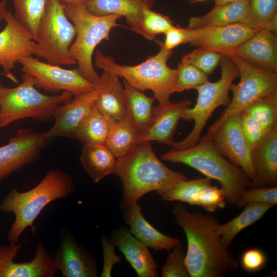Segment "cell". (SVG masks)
<instances>
[{
  "label": "cell",
  "mask_w": 277,
  "mask_h": 277,
  "mask_svg": "<svg viewBox=\"0 0 277 277\" xmlns=\"http://www.w3.org/2000/svg\"><path fill=\"white\" fill-rule=\"evenodd\" d=\"M23 242L0 246V277H53L57 270L53 258L45 246L39 244L33 259L16 263L13 259Z\"/></svg>",
  "instance_id": "obj_15"
},
{
  "label": "cell",
  "mask_w": 277,
  "mask_h": 277,
  "mask_svg": "<svg viewBox=\"0 0 277 277\" xmlns=\"http://www.w3.org/2000/svg\"><path fill=\"white\" fill-rule=\"evenodd\" d=\"M75 189L72 176L60 169L48 171L41 182L29 190L20 192L12 189L0 201L2 212L15 215L8 232V241L18 243L21 234L29 227L35 232L34 222L42 210L50 202L70 196Z\"/></svg>",
  "instance_id": "obj_3"
},
{
  "label": "cell",
  "mask_w": 277,
  "mask_h": 277,
  "mask_svg": "<svg viewBox=\"0 0 277 277\" xmlns=\"http://www.w3.org/2000/svg\"><path fill=\"white\" fill-rule=\"evenodd\" d=\"M87 0H60L64 4L82 5H85Z\"/></svg>",
  "instance_id": "obj_47"
},
{
  "label": "cell",
  "mask_w": 277,
  "mask_h": 277,
  "mask_svg": "<svg viewBox=\"0 0 277 277\" xmlns=\"http://www.w3.org/2000/svg\"><path fill=\"white\" fill-rule=\"evenodd\" d=\"M123 253L140 277L159 276L157 264L147 247L127 227L121 226L112 231L110 239Z\"/></svg>",
  "instance_id": "obj_20"
},
{
  "label": "cell",
  "mask_w": 277,
  "mask_h": 277,
  "mask_svg": "<svg viewBox=\"0 0 277 277\" xmlns=\"http://www.w3.org/2000/svg\"><path fill=\"white\" fill-rule=\"evenodd\" d=\"M187 1L193 3H195V2H201L205 1L206 0H187Z\"/></svg>",
  "instance_id": "obj_49"
},
{
  "label": "cell",
  "mask_w": 277,
  "mask_h": 277,
  "mask_svg": "<svg viewBox=\"0 0 277 277\" xmlns=\"http://www.w3.org/2000/svg\"><path fill=\"white\" fill-rule=\"evenodd\" d=\"M187 239L186 264L191 277H223L236 270L238 263L222 242L217 232L218 219L211 214L191 212L181 204L172 210Z\"/></svg>",
  "instance_id": "obj_1"
},
{
  "label": "cell",
  "mask_w": 277,
  "mask_h": 277,
  "mask_svg": "<svg viewBox=\"0 0 277 277\" xmlns=\"http://www.w3.org/2000/svg\"><path fill=\"white\" fill-rule=\"evenodd\" d=\"M191 105L189 100L185 99L177 103L155 106L153 122L141 136L140 142L155 141L171 147L178 122L182 119L184 111Z\"/></svg>",
  "instance_id": "obj_24"
},
{
  "label": "cell",
  "mask_w": 277,
  "mask_h": 277,
  "mask_svg": "<svg viewBox=\"0 0 277 277\" xmlns=\"http://www.w3.org/2000/svg\"><path fill=\"white\" fill-rule=\"evenodd\" d=\"M226 55H234L263 70L277 73V32L264 28Z\"/></svg>",
  "instance_id": "obj_19"
},
{
  "label": "cell",
  "mask_w": 277,
  "mask_h": 277,
  "mask_svg": "<svg viewBox=\"0 0 277 277\" xmlns=\"http://www.w3.org/2000/svg\"><path fill=\"white\" fill-rule=\"evenodd\" d=\"M255 174L251 186L272 187L277 185V128L265 133L251 149Z\"/></svg>",
  "instance_id": "obj_21"
},
{
  "label": "cell",
  "mask_w": 277,
  "mask_h": 277,
  "mask_svg": "<svg viewBox=\"0 0 277 277\" xmlns=\"http://www.w3.org/2000/svg\"><path fill=\"white\" fill-rule=\"evenodd\" d=\"M123 82L127 116L142 135L147 131L153 122L155 112V106H153L155 98L153 96H147L143 91L132 87L124 80Z\"/></svg>",
  "instance_id": "obj_27"
},
{
  "label": "cell",
  "mask_w": 277,
  "mask_h": 277,
  "mask_svg": "<svg viewBox=\"0 0 277 277\" xmlns=\"http://www.w3.org/2000/svg\"><path fill=\"white\" fill-rule=\"evenodd\" d=\"M121 209L131 233L147 247L155 251H169L181 243L177 238L168 236L153 227L145 219L142 212V207L138 202L121 207Z\"/></svg>",
  "instance_id": "obj_22"
},
{
  "label": "cell",
  "mask_w": 277,
  "mask_h": 277,
  "mask_svg": "<svg viewBox=\"0 0 277 277\" xmlns=\"http://www.w3.org/2000/svg\"><path fill=\"white\" fill-rule=\"evenodd\" d=\"M7 0H2L0 1V26L1 23L4 21L5 14L7 10Z\"/></svg>",
  "instance_id": "obj_46"
},
{
  "label": "cell",
  "mask_w": 277,
  "mask_h": 277,
  "mask_svg": "<svg viewBox=\"0 0 277 277\" xmlns=\"http://www.w3.org/2000/svg\"><path fill=\"white\" fill-rule=\"evenodd\" d=\"M223 54L202 47H197L184 55L181 62L194 65L208 75L220 64Z\"/></svg>",
  "instance_id": "obj_38"
},
{
  "label": "cell",
  "mask_w": 277,
  "mask_h": 277,
  "mask_svg": "<svg viewBox=\"0 0 277 277\" xmlns=\"http://www.w3.org/2000/svg\"><path fill=\"white\" fill-rule=\"evenodd\" d=\"M212 184L208 177L181 181L164 190L157 191L160 198L167 202L180 201L197 206V200L201 190Z\"/></svg>",
  "instance_id": "obj_34"
},
{
  "label": "cell",
  "mask_w": 277,
  "mask_h": 277,
  "mask_svg": "<svg viewBox=\"0 0 277 277\" xmlns=\"http://www.w3.org/2000/svg\"><path fill=\"white\" fill-rule=\"evenodd\" d=\"M241 128L245 138L251 148L264 136L265 132L248 113L243 111L240 113Z\"/></svg>",
  "instance_id": "obj_42"
},
{
  "label": "cell",
  "mask_w": 277,
  "mask_h": 277,
  "mask_svg": "<svg viewBox=\"0 0 277 277\" xmlns=\"http://www.w3.org/2000/svg\"><path fill=\"white\" fill-rule=\"evenodd\" d=\"M142 134L127 116L112 123L105 146L117 159L129 153L140 143Z\"/></svg>",
  "instance_id": "obj_31"
},
{
  "label": "cell",
  "mask_w": 277,
  "mask_h": 277,
  "mask_svg": "<svg viewBox=\"0 0 277 277\" xmlns=\"http://www.w3.org/2000/svg\"><path fill=\"white\" fill-rule=\"evenodd\" d=\"M176 69V92L195 89L208 81V76L193 65L181 62Z\"/></svg>",
  "instance_id": "obj_37"
},
{
  "label": "cell",
  "mask_w": 277,
  "mask_h": 277,
  "mask_svg": "<svg viewBox=\"0 0 277 277\" xmlns=\"http://www.w3.org/2000/svg\"><path fill=\"white\" fill-rule=\"evenodd\" d=\"M248 14L247 0L215 5L206 14L190 17L187 28L193 29L208 26H224L244 23Z\"/></svg>",
  "instance_id": "obj_26"
},
{
  "label": "cell",
  "mask_w": 277,
  "mask_h": 277,
  "mask_svg": "<svg viewBox=\"0 0 277 277\" xmlns=\"http://www.w3.org/2000/svg\"><path fill=\"white\" fill-rule=\"evenodd\" d=\"M142 23L145 38L155 42V35L165 34L174 26L169 17L149 8H145L143 11Z\"/></svg>",
  "instance_id": "obj_36"
},
{
  "label": "cell",
  "mask_w": 277,
  "mask_h": 277,
  "mask_svg": "<svg viewBox=\"0 0 277 277\" xmlns=\"http://www.w3.org/2000/svg\"><path fill=\"white\" fill-rule=\"evenodd\" d=\"M4 21L5 26L0 32V69L5 77L17 84L13 70L22 58L34 55L36 43L11 11L7 10Z\"/></svg>",
  "instance_id": "obj_12"
},
{
  "label": "cell",
  "mask_w": 277,
  "mask_h": 277,
  "mask_svg": "<svg viewBox=\"0 0 277 277\" xmlns=\"http://www.w3.org/2000/svg\"><path fill=\"white\" fill-rule=\"evenodd\" d=\"M188 30V43L226 54L257 31L244 23L224 26H208Z\"/></svg>",
  "instance_id": "obj_17"
},
{
  "label": "cell",
  "mask_w": 277,
  "mask_h": 277,
  "mask_svg": "<svg viewBox=\"0 0 277 277\" xmlns=\"http://www.w3.org/2000/svg\"><path fill=\"white\" fill-rule=\"evenodd\" d=\"M156 0H87L85 7L97 16L117 14L125 17L126 23L135 33L145 38L142 27L143 11L152 8Z\"/></svg>",
  "instance_id": "obj_23"
},
{
  "label": "cell",
  "mask_w": 277,
  "mask_h": 277,
  "mask_svg": "<svg viewBox=\"0 0 277 277\" xmlns=\"http://www.w3.org/2000/svg\"><path fill=\"white\" fill-rule=\"evenodd\" d=\"M248 14L244 24L259 30L264 28L277 32V0H247Z\"/></svg>",
  "instance_id": "obj_32"
},
{
  "label": "cell",
  "mask_w": 277,
  "mask_h": 277,
  "mask_svg": "<svg viewBox=\"0 0 277 277\" xmlns=\"http://www.w3.org/2000/svg\"><path fill=\"white\" fill-rule=\"evenodd\" d=\"M18 63L22 71L33 77L36 88L46 92L55 94L68 91L76 95L91 89L95 85L85 78L77 68L64 69L32 56L23 57Z\"/></svg>",
  "instance_id": "obj_11"
},
{
  "label": "cell",
  "mask_w": 277,
  "mask_h": 277,
  "mask_svg": "<svg viewBox=\"0 0 277 277\" xmlns=\"http://www.w3.org/2000/svg\"><path fill=\"white\" fill-rule=\"evenodd\" d=\"M112 123L93 104L72 138L84 145H105Z\"/></svg>",
  "instance_id": "obj_30"
},
{
  "label": "cell",
  "mask_w": 277,
  "mask_h": 277,
  "mask_svg": "<svg viewBox=\"0 0 277 277\" xmlns=\"http://www.w3.org/2000/svg\"><path fill=\"white\" fill-rule=\"evenodd\" d=\"M226 203V197L222 189L211 184L203 188L200 192L197 206L213 212L218 208H224Z\"/></svg>",
  "instance_id": "obj_41"
},
{
  "label": "cell",
  "mask_w": 277,
  "mask_h": 277,
  "mask_svg": "<svg viewBox=\"0 0 277 277\" xmlns=\"http://www.w3.org/2000/svg\"><path fill=\"white\" fill-rule=\"evenodd\" d=\"M162 267V277H190L185 258L186 252L182 243L172 248Z\"/></svg>",
  "instance_id": "obj_39"
},
{
  "label": "cell",
  "mask_w": 277,
  "mask_h": 277,
  "mask_svg": "<svg viewBox=\"0 0 277 277\" xmlns=\"http://www.w3.org/2000/svg\"><path fill=\"white\" fill-rule=\"evenodd\" d=\"M274 206L270 203H248L238 216L226 223H219L217 232L222 243L229 247L235 237L241 231L260 220Z\"/></svg>",
  "instance_id": "obj_29"
},
{
  "label": "cell",
  "mask_w": 277,
  "mask_h": 277,
  "mask_svg": "<svg viewBox=\"0 0 277 277\" xmlns=\"http://www.w3.org/2000/svg\"><path fill=\"white\" fill-rule=\"evenodd\" d=\"M120 78L113 72L104 70L98 83L99 93L94 102L112 123L121 121L127 116L124 86Z\"/></svg>",
  "instance_id": "obj_25"
},
{
  "label": "cell",
  "mask_w": 277,
  "mask_h": 277,
  "mask_svg": "<svg viewBox=\"0 0 277 277\" xmlns=\"http://www.w3.org/2000/svg\"></svg>",
  "instance_id": "obj_50"
},
{
  "label": "cell",
  "mask_w": 277,
  "mask_h": 277,
  "mask_svg": "<svg viewBox=\"0 0 277 277\" xmlns=\"http://www.w3.org/2000/svg\"><path fill=\"white\" fill-rule=\"evenodd\" d=\"M98 83L91 89L74 95L71 100L58 106L54 115V124L45 132L49 140L58 137L72 138L98 96L100 90Z\"/></svg>",
  "instance_id": "obj_18"
},
{
  "label": "cell",
  "mask_w": 277,
  "mask_h": 277,
  "mask_svg": "<svg viewBox=\"0 0 277 277\" xmlns=\"http://www.w3.org/2000/svg\"><path fill=\"white\" fill-rule=\"evenodd\" d=\"M164 46L168 50H172L182 44L188 43V30L187 28L174 26L165 34Z\"/></svg>",
  "instance_id": "obj_45"
},
{
  "label": "cell",
  "mask_w": 277,
  "mask_h": 277,
  "mask_svg": "<svg viewBox=\"0 0 277 277\" xmlns=\"http://www.w3.org/2000/svg\"><path fill=\"white\" fill-rule=\"evenodd\" d=\"M80 161L95 183L114 173L117 164V159L104 145H84Z\"/></svg>",
  "instance_id": "obj_28"
},
{
  "label": "cell",
  "mask_w": 277,
  "mask_h": 277,
  "mask_svg": "<svg viewBox=\"0 0 277 277\" xmlns=\"http://www.w3.org/2000/svg\"><path fill=\"white\" fill-rule=\"evenodd\" d=\"M242 0H214L215 5H222L228 3L240 1Z\"/></svg>",
  "instance_id": "obj_48"
},
{
  "label": "cell",
  "mask_w": 277,
  "mask_h": 277,
  "mask_svg": "<svg viewBox=\"0 0 277 277\" xmlns=\"http://www.w3.org/2000/svg\"><path fill=\"white\" fill-rule=\"evenodd\" d=\"M244 111L253 117L265 132L277 128V91L259 98Z\"/></svg>",
  "instance_id": "obj_35"
},
{
  "label": "cell",
  "mask_w": 277,
  "mask_h": 277,
  "mask_svg": "<svg viewBox=\"0 0 277 277\" xmlns=\"http://www.w3.org/2000/svg\"><path fill=\"white\" fill-rule=\"evenodd\" d=\"M7 1L12 2L15 10L14 16L35 41L37 29L46 11L48 0Z\"/></svg>",
  "instance_id": "obj_33"
},
{
  "label": "cell",
  "mask_w": 277,
  "mask_h": 277,
  "mask_svg": "<svg viewBox=\"0 0 277 277\" xmlns=\"http://www.w3.org/2000/svg\"><path fill=\"white\" fill-rule=\"evenodd\" d=\"M162 159L185 164L221 185L226 202L235 205L240 195L251 187L250 179L243 170L230 163L214 147L212 140L204 136L195 145L183 149L170 150Z\"/></svg>",
  "instance_id": "obj_4"
},
{
  "label": "cell",
  "mask_w": 277,
  "mask_h": 277,
  "mask_svg": "<svg viewBox=\"0 0 277 277\" xmlns=\"http://www.w3.org/2000/svg\"><path fill=\"white\" fill-rule=\"evenodd\" d=\"M22 80V83L13 88L0 83V129L24 118L38 121L53 118L58 106L73 97L68 91L53 95L39 92L28 74L24 73Z\"/></svg>",
  "instance_id": "obj_7"
},
{
  "label": "cell",
  "mask_w": 277,
  "mask_h": 277,
  "mask_svg": "<svg viewBox=\"0 0 277 277\" xmlns=\"http://www.w3.org/2000/svg\"><path fill=\"white\" fill-rule=\"evenodd\" d=\"M227 56L236 65L240 79L238 84H231L232 99L220 117L208 128L204 136L207 138L211 139L219 127L227 119L240 114L259 98L277 91V73L258 68L236 55Z\"/></svg>",
  "instance_id": "obj_10"
},
{
  "label": "cell",
  "mask_w": 277,
  "mask_h": 277,
  "mask_svg": "<svg viewBox=\"0 0 277 277\" xmlns=\"http://www.w3.org/2000/svg\"><path fill=\"white\" fill-rule=\"evenodd\" d=\"M101 243L103 254V265L101 276L110 277L113 267L121 261L122 258L116 254L115 246L106 236L103 235L101 236Z\"/></svg>",
  "instance_id": "obj_43"
},
{
  "label": "cell",
  "mask_w": 277,
  "mask_h": 277,
  "mask_svg": "<svg viewBox=\"0 0 277 277\" xmlns=\"http://www.w3.org/2000/svg\"><path fill=\"white\" fill-rule=\"evenodd\" d=\"M66 14L74 25L75 38L69 49L71 58L77 65L80 73L93 84L100 79L94 69L92 56L96 46L103 40L109 39L111 30L122 16L117 14L97 16L91 14L85 5L64 4Z\"/></svg>",
  "instance_id": "obj_6"
},
{
  "label": "cell",
  "mask_w": 277,
  "mask_h": 277,
  "mask_svg": "<svg viewBox=\"0 0 277 277\" xmlns=\"http://www.w3.org/2000/svg\"><path fill=\"white\" fill-rule=\"evenodd\" d=\"M266 260V256L262 251L255 248L250 249L243 254L241 264L246 270L254 272L264 266Z\"/></svg>",
  "instance_id": "obj_44"
},
{
  "label": "cell",
  "mask_w": 277,
  "mask_h": 277,
  "mask_svg": "<svg viewBox=\"0 0 277 277\" xmlns=\"http://www.w3.org/2000/svg\"><path fill=\"white\" fill-rule=\"evenodd\" d=\"M75 35V27L60 0H48L37 29L34 55L53 65H75L69 49Z\"/></svg>",
  "instance_id": "obj_9"
},
{
  "label": "cell",
  "mask_w": 277,
  "mask_h": 277,
  "mask_svg": "<svg viewBox=\"0 0 277 277\" xmlns=\"http://www.w3.org/2000/svg\"><path fill=\"white\" fill-rule=\"evenodd\" d=\"M49 141L45 132L19 130L7 144L0 147V182L34 162Z\"/></svg>",
  "instance_id": "obj_13"
},
{
  "label": "cell",
  "mask_w": 277,
  "mask_h": 277,
  "mask_svg": "<svg viewBox=\"0 0 277 277\" xmlns=\"http://www.w3.org/2000/svg\"><path fill=\"white\" fill-rule=\"evenodd\" d=\"M53 260L63 277H96L98 266L94 255L67 229L62 230Z\"/></svg>",
  "instance_id": "obj_16"
},
{
  "label": "cell",
  "mask_w": 277,
  "mask_h": 277,
  "mask_svg": "<svg viewBox=\"0 0 277 277\" xmlns=\"http://www.w3.org/2000/svg\"><path fill=\"white\" fill-rule=\"evenodd\" d=\"M150 142L139 143L129 153L117 159L114 173L123 188L120 207L138 202L151 191L165 190L187 179L185 175L165 166L154 152Z\"/></svg>",
  "instance_id": "obj_2"
},
{
  "label": "cell",
  "mask_w": 277,
  "mask_h": 277,
  "mask_svg": "<svg viewBox=\"0 0 277 277\" xmlns=\"http://www.w3.org/2000/svg\"><path fill=\"white\" fill-rule=\"evenodd\" d=\"M159 51L134 66L121 65L111 56L98 51L94 57L95 66L103 71L113 72L132 87L141 91L151 90L159 105L170 103L171 95L176 92V69L170 68L167 61L172 54L161 41Z\"/></svg>",
  "instance_id": "obj_5"
},
{
  "label": "cell",
  "mask_w": 277,
  "mask_h": 277,
  "mask_svg": "<svg viewBox=\"0 0 277 277\" xmlns=\"http://www.w3.org/2000/svg\"><path fill=\"white\" fill-rule=\"evenodd\" d=\"M251 203L277 204V187H259L251 186L244 190L235 206L244 207Z\"/></svg>",
  "instance_id": "obj_40"
},
{
  "label": "cell",
  "mask_w": 277,
  "mask_h": 277,
  "mask_svg": "<svg viewBox=\"0 0 277 277\" xmlns=\"http://www.w3.org/2000/svg\"><path fill=\"white\" fill-rule=\"evenodd\" d=\"M221 77L214 82L207 81L195 88L197 92L196 104L183 112L182 119L194 121L193 129L183 140L174 142L172 149L181 150L195 145L201 138V135L208 120L214 110L220 106L227 107L231 99L229 95L233 81L239 76L235 63L228 56L223 54L221 60Z\"/></svg>",
  "instance_id": "obj_8"
},
{
  "label": "cell",
  "mask_w": 277,
  "mask_h": 277,
  "mask_svg": "<svg viewBox=\"0 0 277 277\" xmlns=\"http://www.w3.org/2000/svg\"><path fill=\"white\" fill-rule=\"evenodd\" d=\"M211 140L217 151L232 164L241 168L252 184L255 180V174L251 161V148L242 130L240 113L224 121L217 129Z\"/></svg>",
  "instance_id": "obj_14"
}]
</instances>
